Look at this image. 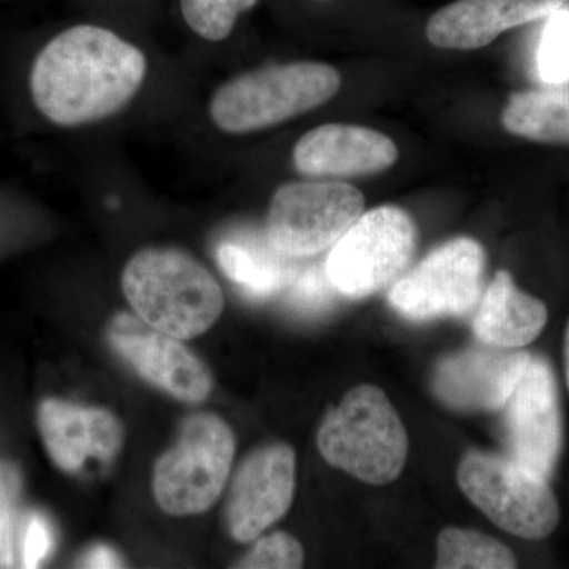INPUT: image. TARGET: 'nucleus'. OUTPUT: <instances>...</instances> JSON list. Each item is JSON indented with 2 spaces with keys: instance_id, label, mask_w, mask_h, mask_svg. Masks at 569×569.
<instances>
[{
  "instance_id": "nucleus-24",
  "label": "nucleus",
  "mask_w": 569,
  "mask_h": 569,
  "mask_svg": "<svg viewBox=\"0 0 569 569\" xmlns=\"http://www.w3.org/2000/svg\"><path fill=\"white\" fill-rule=\"evenodd\" d=\"M305 565V549L298 539L283 531L258 539L252 550L238 561L236 568L296 569Z\"/></svg>"
},
{
  "instance_id": "nucleus-15",
  "label": "nucleus",
  "mask_w": 569,
  "mask_h": 569,
  "mask_svg": "<svg viewBox=\"0 0 569 569\" xmlns=\"http://www.w3.org/2000/svg\"><path fill=\"white\" fill-rule=\"evenodd\" d=\"M399 151L391 138L366 127L326 123L296 142L293 163L313 178L376 174L396 163Z\"/></svg>"
},
{
  "instance_id": "nucleus-21",
  "label": "nucleus",
  "mask_w": 569,
  "mask_h": 569,
  "mask_svg": "<svg viewBox=\"0 0 569 569\" xmlns=\"http://www.w3.org/2000/svg\"><path fill=\"white\" fill-rule=\"evenodd\" d=\"M258 0H181L183 21L198 37L222 41L233 32L242 13L253 9Z\"/></svg>"
},
{
  "instance_id": "nucleus-7",
  "label": "nucleus",
  "mask_w": 569,
  "mask_h": 569,
  "mask_svg": "<svg viewBox=\"0 0 569 569\" xmlns=\"http://www.w3.org/2000/svg\"><path fill=\"white\" fill-rule=\"evenodd\" d=\"M417 249V227L406 211L381 206L362 216L332 246L325 268L337 295L367 298L396 283Z\"/></svg>"
},
{
  "instance_id": "nucleus-26",
  "label": "nucleus",
  "mask_w": 569,
  "mask_h": 569,
  "mask_svg": "<svg viewBox=\"0 0 569 569\" xmlns=\"http://www.w3.org/2000/svg\"><path fill=\"white\" fill-rule=\"evenodd\" d=\"M56 545L54 527L40 511H31L22 518L18 533V556L22 568H39L51 556Z\"/></svg>"
},
{
  "instance_id": "nucleus-3",
  "label": "nucleus",
  "mask_w": 569,
  "mask_h": 569,
  "mask_svg": "<svg viewBox=\"0 0 569 569\" xmlns=\"http://www.w3.org/2000/svg\"><path fill=\"white\" fill-rule=\"evenodd\" d=\"M317 445L329 466L373 486L396 481L408 456L402 419L373 385L351 389L326 413Z\"/></svg>"
},
{
  "instance_id": "nucleus-27",
  "label": "nucleus",
  "mask_w": 569,
  "mask_h": 569,
  "mask_svg": "<svg viewBox=\"0 0 569 569\" xmlns=\"http://www.w3.org/2000/svg\"><path fill=\"white\" fill-rule=\"evenodd\" d=\"M81 567L96 569L122 568L123 563L114 549L97 545L82 556Z\"/></svg>"
},
{
  "instance_id": "nucleus-18",
  "label": "nucleus",
  "mask_w": 569,
  "mask_h": 569,
  "mask_svg": "<svg viewBox=\"0 0 569 569\" xmlns=\"http://www.w3.org/2000/svg\"><path fill=\"white\" fill-rule=\"evenodd\" d=\"M268 238H236L217 249V263L228 279L250 298L268 299L287 290L296 268Z\"/></svg>"
},
{
  "instance_id": "nucleus-19",
  "label": "nucleus",
  "mask_w": 569,
  "mask_h": 569,
  "mask_svg": "<svg viewBox=\"0 0 569 569\" xmlns=\"http://www.w3.org/2000/svg\"><path fill=\"white\" fill-rule=\"evenodd\" d=\"M501 122L507 132L527 140L569 142V91L515 93L509 97Z\"/></svg>"
},
{
  "instance_id": "nucleus-4",
  "label": "nucleus",
  "mask_w": 569,
  "mask_h": 569,
  "mask_svg": "<svg viewBox=\"0 0 569 569\" xmlns=\"http://www.w3.org/2000/svg\"><path fill=\"white\" fill-rule=\"evenodd\" d=\"M339 71L328 63L291 62L249 71L213 92L209 114L224 133L269 129L316 110L339 92Z\"/></svg>"
},
{
  "instance_id": "nucleus-14",
  "label": "nucleus",
  "mask_w": 569,
  "mask_h": 569,
  "mask_svg": "<svg viewBox=\"0 0 569 569\" xmlns=\"http://www.w3.org/2000/svg\"><path fill=\"white\" fill-rule=\"evenodd\" d=\"M530 358L527 351L490 346L460 351L438 362L433 392L452 410H503Z\"/></svg>"
},
{
  "instance_id": "nucleus-8",
  "label": "nucleus",
  "mask_w": 569,
  "mask_h": 569,
  "mask_svg": "<svg viewBox=\"0 0 569 569\" xmlns=\"http://www.w3.org/2000/svg\"><path fill=\"white\" fill-rule=\"evenodd\" d=\"M365 194L346 182L284 183L272 197L266 238L291 258L329 249L365 212Z\"/></svg>"
},
{
  "instance_id": "nucleus-6",
  "label": "nucleus",
  "mask_w": 569,
  "mask_h": 569,
  "mask_svg": "<svg viewBox=\"0 0 569 569\" xmlns=\"http://www.w3.org/2000/svg\"><path fill=\"white\" fill-rule=\"evenodd\" d=\"M458 481L479 511L515 537L542 539L559 526V501L549 479L509 456L467 452L459 463Z\"/></svg>"
},
{
  "instance_id": "nucleus-5",
  "label": "nucleus",
  "mask_w": 569,
  "mask_h": 569,
  "mask_svg": "<svg viewBox=\"0 0 569 569\" xmlns=\"http://www.w3.org/2000/svg\"><path fill=\"white\" fill-rule=\"evenodd\" d=\"M236 452L233 430L222 418L198 413L187 418L173 447L153 467L157 503L171 516L208 511L222 496Z\"/></svg>"
},
{
  "instance_id": "nucleus-25",
  "label": "nucleus",
  "mask_w": 569,
  "mask_h": 569,
  "mask_svg": "<svg viewBox=\"0 0 569 569\" xmlns=\"http://www.w3.org/2000/svg\"><path fill=\"white\" fill-rule=\"evenodd\" d=\"M287 291L288 306L305 316H317L328 310L337 293L329 282L325 266H313L305 272H296Z\"/></svg>"
},
{
  "instance_id": "nucleus-22",
  "label": "nucleus",
  "mask_w": 569,
  "mask_h": 569,
  "mask_svg": "<svg viewBox=\"0 0 569 569\" xmlns=\"http://www.w3.org/2000/svg\"><path fill=\"white\" fill-rule=\"evenodd\" d=\"M539 77L548 84L569 82V10L550 14L538 50Z\"/></svg>"
},
{
  "instance_id": "nucleus-23",
  "label": "nucleus",
  "mask_w": 569,
  "mask_h": 569,
  "mask_svg": "<svg viewBox=\"0 0 569 569\" xmlns=\"http://www.w3.org/2000/svg\"><path fill=\"white\" fill-rule=\"evenodd\" d=\"M21 485L18 468L0 460V568H13L18 561V500Z\"/></svg>"
},
{
  "instance_id": "nucleus-10",
  "label": "nucleus",
  "mask_w": 569,
  "mask_h": 569,
  "mask_svg": "<svg viewBox=\"0 0 569 569\" xmlns=\"http://www.w3.org/2000/svg\"><path fill=\"white\" fill-rule=\"evenodd\" d=\"M503 410L509 458L549 479L559 462L563 425L556 376L545 358L531 355Z\"/></svg>"
},
{
  "instance_id": "nucleus-12",
  "label": "nucleus",
  "mask_w": 569,
  "mask_h": 569,
  "mask_svg": "<svg viewBox=\"0 0 569 569\" xmlns=\"http://www.w3.org/2000/svg\"><path fill=\"white\" fill-rule=\"evenodd\" d=\"M296 455L283 443L250 452L236 470L227 505L224 526L239 542L254 541L282 519L295 496Z\"/></svg>"
},
{
  "instance_id": "nucleus-13",
  "label": "nucleus",
  "mask_w": 569,
  "mask_h": 569,
  "mask_svg": "<svg viewBox=\"0 0 569 569\" xmlns=\"http://www.w3.org/2000/svg\"><path fill=\"white\" fill-rule=\"evenodd\" d=\"M37 418L48 456L69 475L81 473L89 466H108L126 440L121 419L107 408L47 399Z\"/></svg>"
},
{
  "instance_id": "nucleus-1",
  "label": "nucleus",
  "mask_w": 569,
  "mask_h": 569,
  "mask_svg": "<svg viewBox=\"0 0 569 569\" xmlns=\"http://www.w3.org/2000/svg\"><path fill=\"white\" fill-rule=\"evenodd\" d=\"M146 73L140 48L102 26L78 24L37 54L31 96L56 126H84L121 111L140 91Z\"/></svg>"
},
{
  "instance_id": "nucleus-17",
  "label": "nucleus",
  "mask_w": 569,
  "mask_h": 569,
  "mask_svg": "<svg viewBox=\"0 0 569 569\" xmlns=\"http://www.w3.org/2000/svg\"><path fill=\"white\" fill-rule=\"evenodd\" d=\"M546 323V306L519 290L509 272L498 271L482 296L473 329L485 346L519 350L535 342Z\"/></svg>"
},
{
  "instance_id": "nucleus-20",
  "label": "nucleus",
  "mask_w": 569,
  "mask_h": 569,
  "mask_svg": "<svg viewBox=\"0 0 569 569\" xmlns=\"http://www.w3.org/2000/svg\"><path fill=\"white\" fill-rule=\"evenodd\" d=\"M515 553L497 539L475 530L448 527L437 541L438 569H511Z\"/></svg>"
},
{
  "instance_id": "nucleus-16",
  "label": "nucleus",
  "mask_w": 569,
  "mask_h": 569,
  "mask_svg": "<svg viewBox=\"0 0 569 569\" xmlns=\"http://www.w3.org/2000/svg\"><path fill=\"white\" fill-rule=\"evenodd\" d=\"M568 0H456L427 22V39L441 50H478L500 33L550 17Z\"/></svg>"
},
{
  "instance_id": "nucleus-28",
  "label": "nucleus",
  "mask_w": 569,
  "mask_h": 569,
  "mask_svg": "<svg viewBox=\"0 0 569 569\" xmlns=\"http://www.w3.org/2000/svg\"><path fill=\"white\" fill-rule=\"evenodd\" d=\"M565 370H567V383L569 389V323L567 326V335H565Z\"/></svg>"
},
{
  "instance_id": "nucleus-2",
  "label": "nucleus",
  "mask_w": 569,
  "mask_h": 569,
  "mask_svg": "<svg viewBox=\"0 0 569 569\" xmlns=\"http://www.w3.org/2000/svg\"><path fill=\"white\" fill-rule=\"evenodd\" d=\"M122 290L137 316L164 335L193 339L222 316V288L192 254L146 249L130 258Z\"/></svg>"
},
{
  "instance_id": "nucleus-11",
  "label": "nucleus",
  "mask_w": 569,
  "mask_h": 569,
  "mask_svg": "<svg viewBox=\"0 0 569 569\" xmlns=\"http://www.w3.org/2000/svg\"><path fill=\"white\" fill-rule=\"evenodd\" d=\"M107 337L112 350L138 376L174 399L200 403L211 395V370L176 337L129 313L112 318Z\"/></svg>"
},
{
  "instance_id": "nucleus-9",
  "label": "nucleus",
  "mask_w": 569,
  "mask_h": 569,
  "mask_svg": "<svg viewBox=\"0 0 569 569\" xmlns=\"http://www.w3.org/2000/svg\"><path fill=\"white\" fill-rule=\"evenodd\" d=\"M485 263L479 242L452 239L400 277L389 291V302L397 313L413 321L467 316L481 296Z\"/></svg>"
}]
</instances>
